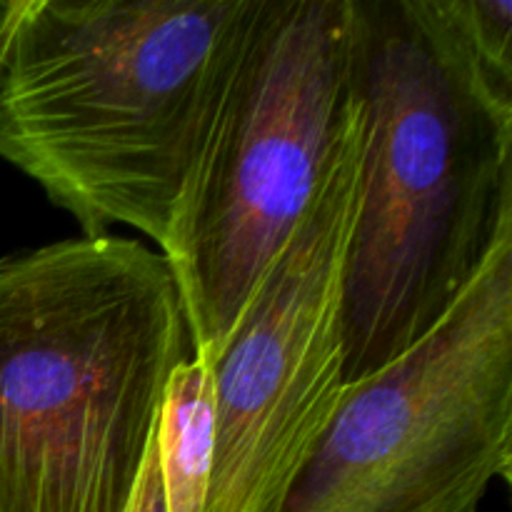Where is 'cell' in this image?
Here are the masks:
<instances>
[{
	"instance_id": "obj_1",
	"label": "cell",
	"mask_w": 512,
	"mask_h": 512,
	"mask_svg": "<svg viewBox=\"0 0 512 512\" xmlns=\"http://www.w3.org/2000/svg\"><path fill=\"white\" fill-rule=\"evenodd\" d=\"M365 145L343 263V375L420 343L512 235V88L450 0H355Z\"/></svg>"
},
{
	"instance_id": "obj_2",
	"label": "cell",
	"mask_w": 512,
	"mask_h": 512,
	"mask_svg": "<svg viewBox=\"0 0 512 512\" xmlns=\"http://www.w3.org/2000/svg\"><path fill=\"white\" fill-rule=\"evenodd\" d=\"M260 0L0 3V158L163 248Z\"/></svg>"
},
{
	"instance_id": "obj_3",
	"label": "cell",
	"mask_w": 512,
	"mask_h": 512,
	"mask_svg": "<svg viewBox=\"0 0 512 512\" xmlns=\"http://www.w3.org/2000/svg\"><path fill=\"white\" fill-rule=\"evenodd\" d=\"M188 358L148 245L83 235L0 258V512H128Z\"/></svg>"
},
{
	"instance_id": "obj_4",
	"label": "cell",
	"mask_w": 512,
	"mask_h": 512,
	"mask_svg": "<svg viewBox=\"0 0 512 512\" xmlns=\"http://www.w3.org/2000/svg\"><path fill=\"white\" fill-rule=\"evenodd\" d=\"M358 88L355 0H260L160 255L213 365L320 188Z\"/></svg>"
},
{
	"instance_id": "obj_5",
	"label": "cell",
	"mask_w": 512,
	"mask_h": 512,
	"mask_svg": "<svg viewBox=\"0 0 512 512\" xmlns=\"http://www.w3.org/2000/svg\"><path fill=\"white\" fill-rule=\"evenodd\" d=\"M512 468V235L450 313L343 388L278 512H478Z\"/></svg>"
},
{
	"instance_id": "obj_6",
	"label": "cell",
	"mask_w": 512,
	"mask_h": 512,
	"mask_svg": "<svg viewBox=\"0 0 512 512\" xmlns=\"http://www.w3.org/2000/svg\"><path fill=\"white\" fill-rule=\"evenodd\" d=\"M363 145L358 85L313 203L213 363L215 450L203 512H278L338 408L343 263Z\"/></svg>"
},
{
	"instance_id": "obj_7",
	"label": "cell",
	"mask_w": 512,
	"mask_h": 512,
	"mask_svg": "<svg viewBox=\"0 0 512 512\" xmlns=\"http://www.w3.org/2000/svg\"><path fill=\"white\" fill-rule=\"evenodd\" d=\"M160 480L168 512H203L215 450L213 365L193 358L173 370L160 408Z\"/></svg>"
},
{
	"instance_id": "obj_8",
	"label": "cell",
	"mask_w": 512,
	"mask_h": 512,
	"mask_svg": "<svg viewBox=\"0 0 512 512\" xmlns=\"http://www.w3.org/2000/svg\"><path fill=\"white\" fill-rule=\"evenodd\" d=\"M470 45L485 68L512 88V3L510 0H450Z\"/></svg>"
},
{
	"instance_id": "obj_9",
	"label": "cell",
	"mask_w": 512,
	"mask_h": 512,
	"mask_svg": "<svg viewBox=\"0 0 512 512\" xmlns=\"http://www.w3.org/2000/svg\"><path fill=\"white\" fill-rule=\"evenodd\" d=\"M128 512H168V508H165L163 480H160L158 448H155V440L148 450L143 473H140L138 490H135L133 505H130Z\"/></svg>"
}]
</instances>
